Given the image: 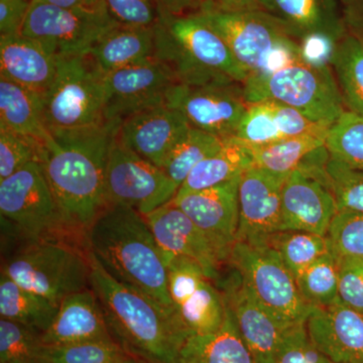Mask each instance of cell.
Returning <instances> with one entry per match:
<instances>
[{"instance_id": "cell-1", "label": "cell", "mask_w": 363, "mask_h": 363, "mask_svg": "<svg viewBox=\"0 0 363 363\" xmlns=\"http://www.w3.org/2000/svg\"><path fill=\"white\" fill-rule=\"evenodd\" d=\"M119 123L50 130L51 135L40 145L39 162L65 228L85 233L108 206L105 174Z\"/></svg>"}, {"instance_id": "cell-2", "label": "cell", "mask_w": 363, "mask_h": 363, "mask_svg": "<svg viewBox=\"0 0 363 363\" xmlns=\"http://www.w3.org/2000/svg\"><path fill=\"white\" fill-rule=\"evenodd\" d=\"M90 288L95 293L112 339L143 363H182L189 338L177 317L149 296L112 278L87 250Z\"/></svg>"}, {"instance_id": "cell-3", "label": "cell", "mask_w": 363, "mask_h": 363, "mask_svg": "<svg viewBox=\"0 0 363 363\" xmlns=\"http://www.w3.org/2000/svg\"><path fill=\"white\" fill-rule=\"evenodd\" d=\"M87 250L124 286L175 310L169 297L168 266L145 217L123 205H108L85 231Z\"/></svg>"}, {"instance_id": "cell-4", "label": "cell", "mask_w": 363, "mask_h": 363, "mask_svg": "<svg viewBox=\"0 0 363 363\" xmlns=\"http://www.w3.org/2000/svg\"><path fill=\"white\" fill-rule=\"evenodd\" d=\"M155 58L181 84L243 83L247 77L226 43L197 13H161L155 25Z\"/></svg>"}, {"instance_id": "cell-5", "label": "cell", "mask_w": 363, "mask_h": 363, "mask_svg": "<svg viewBox=\"0 0 363 363\" xmlns=\"http://www.w3.org/2000/svg\"><path fill=\"white\" fill-rule=\"evenodd\" d=\"M196 13L220 35L247 77H264L302 60L298 40L266 11Z\"/></svg>"}, {"instance_id": "cell-6", "label": "cell", "mask_w": 363, "mask_h": 363, "mask_svg": "<svg viewBox=\"0 0 363 363\" xmlns=\"http://www.w3.org/2000/svg\"><path fill=\"white\" fill-rule=\"evenodd\" d=\"M242 86L248 104L274 100L316 123L332 125L347 111L331 66L301 60L264 77L248 76Z\"/></svg>"}, {"instance_id": "cell-7", "label": "cell", "mask_w": 363, "mask_h": 363, "mask_svg": "<svg viewBox=\"0 0 363 363\" xmlns=\"http://www.w3.org/2000/svg\"><path fill=\"white\" fill-rule=\"evenodd\" d=\"M1 274L58 306L72 294L90 288L87 252L52 238L21 248L2 264Z\"/></svg>"}, {"instance_id": "cell-8", "label": "cell", "mask_w": 363, "mask_h": 363, "mask_svg": "<svg viewBox=\"0 0 363 363\" xmlns=\"http://www.w3.org/2000/svg\"><path fill=\"white\" fill-rule=\"evenodd\" d=\"M42 96L49 130H81L107 121L104 74L88 55L60 57L54 81Z\"/></svg>"}, {"instance_id": "cell-9", "label": "cell", "mask_w": 363, "mask_h": 363, "mask_svg": "<svg viewBox=\"0 0 363 363\" xmlns=\"http://www.w3.org/2000/svg\"><path fill=\"white\" fill-rule=\"evenodd\" d=\"M250 292L279 321L306 323L315 307L298 291L295 277L271 245L238 242L229 257Z\"/></svg>"}, {"instance_id": "cell-10", "label": "cell", "mask_w": 363, "mask_h": 363, "mask_svg": "<svg viewBox=\"0 0 363 363\" xmlns=\"http://www.w3.org/2000/svg\"><path fill=\"white\" fill-rule=\"evenodd\" d=\"M118 25L104 0L94 7H61L32 1L21 35L44 43L60 57L87 55L105 33Z\"/></svg>"}, {"instance_id": "cell-11", "label": "cell", "mask_w": 363, "mask_h": 363, "mask_svg": "<svg viewBox=\"0 0 363 363\" xmlns=\"http://www.w3.org/2000/svg\"><path fill=\"white\" fill-rule=\"evenodd\" d=\"M328 157L324 145L286 177L281 190V231L326 235L338 212L325 169Z\"/></svg>"}, {"instance_id": "cell-12", "label": "cell", "mask_w": 363, "mask_h": 363, "mask_svg": "<svg viewBox=\"0 0 363 363\" xmlns=\"http://www.w3.org/2000/svg\"><path fill=\"white\" fill-rule=\"evenodd\" d=\"M0 213L28 240H51L64 227L61 213L39 161L0 181Z\"/></svg>"}, {"instance_id": "cell-13", "label": "cell", "mask_w": 363, "mask_h": 363, "mask_svg": "<svg viewBox=\"0 0 363 363\" xmlns=\"http://www.w3.org/2000/svg\"><path fill=\"white\" fill-rule=\"evenodd\" d=\"M105 186L108 205L131 207L143 216L172 201L179 191L161 168L126 147L116 135L107 159Z\"/></svg>"}, {"instance_id": "cell-14", "label": "cell", "mask_w": 363, "mask_h": 363, "mask_svg": "<svg viewBox=\"0 0 363 363\" xmlns=\"http://www.w3.org/2000/svg\"><path fill=\"white\" fill-rule=\"evenodd\" d=\"M166 105L180 111L191 128L226 140L235 135L248 102L242 83H176L167 93Z\"/></svg>"}, {"instance_id": "cell-15", "label": "cell", "mask_w": 363, "mask_h": 363, "mask_svg": "<svg viewBox=\"0 0 363 363\" xmlns=\"http://www.w3.org/2000/svg\"><path fill=\"white\" fill-rule=\"evenodd\" d=\"M177 81L157 58L104 74L105 119L123 121L147 109L166 105L167 93Z\"/></svg>"}, {"instance_id": "cell-16", "label": "cell", "mask_w": 363, "mask_h": 363, "mask_svg": "<svg viewBox=\"0 0 363 363\" xmlns=\"http://www.w3.org/2000/svg\"><path fill=\"white\" fill-rule=\"evenodd\" d=\"M240 178L173 199L206 235L221 262L229 259L238 240Z\"/></svg>"}, {"instance_id": "cell-17", "label": "cell", "mask_w": 363, "mask_h": 363, "mask_svg": "<svg viewBox=\"0 0 363 363\" xmlns=\"http://www.w3.org/2000/svg\"><path fill=\"white\" fill-rule=\"evenodd\" d=\"M286 177L255 167L242 174L238 186L236 242L267 245L272 234L281 231V190Z\"/></svg>"}, {"instance_id": "cell-18", "label": "cell", "mask_w": 363, "mask_h": 363, "mask_svg": "<svg viewBox=\"0 0 363 363\" xmlns=\"http://www.w3.org/2000/svg\"><path fill=\"white\" fill-rule=\"evenodd\" d=\"M145 217L167 266L173 257H189L203 267L211 281L217 279L221 262L213 245L173 200Z\"/></svg>"}, {"instance_id": "cell-19", "label": "cell", "mask_w": 363, "mask_h": 363, "mask_svg": "<svg viewBox=\"0 0 363 363\" xmlns=\"http://www.w3.org/2000/svg\"><path fill=\"white\" fill-rule=\"evenodd\" d=\"M190 128L180 111L161 105L124 118L117 128L116 138L145 161L162 168L171 150Z\"/></svg>"}, {"instance_id": "cell-20", "label": "cell", "mask_w": 363, "mask_h": 363, "mask_svg": "<svg viewBox=\"0 0 363 363\" xmlns=\"http://www.w3.org/2000/svg\"><path fill=\"white\" fill-rule=\"evenodd\" d=\"M233 283L227 286L223 298L240 337L255 363H274L279 343L290 325L267 311L250 292L240 274Z\"/></svg>"}, {"instance_id": "cell-21", "label": "cell", "mask_w": 363, "mask_h": 363, "mask_svg": "<svg viewBox=\"0 0 363 363\" xmlns=\"http://www.w3.org/2000/svg\"><path fill=\"white\" fill-rule=\"evenodd\" d=\"M318 350L333 363H363V314L340 300L315 308L306 322Z\"/></svg>"}, {"instance_id": "cell-22", "label": "cell", "mask_w": 363, "mask_h": 363, "mask_svg": "<svg viewBox=\"0 0 363 363\" xmlns=\"http://www.w3.org/2000/svg\"><path fill=\"white\" fill-rule=\"evenodd\" d=\"M330 126L313 121L288 105L266 99L248 104L234 138L247 147H260L294 136L327 131Z\"/></svg>"}, {"instance_id": "cell-23", "label": "cell", "mask_w": 363, "mask_h": 363, "mask_svg": "<svg viewBox=\"0 0 363 363\" xmlns=\"http://www.w3.org/2000/svg\"><path fill=\"white\" fill-rule=\"evenodd\" d=\"M40 338L49 347L90 341H114L99 301L91 288L64 298L52 324L40 334Z\"/></svg>"}, {"instance_id": "cell-24", "label": "cell", "mask_w": 363, "mask_h": 363, "mask_svg": "<svg viewBox=\"0 0 363 363\" xmlns=\"http://www.w3.org/2000/svg\"><path fill=\"white\" fill-rule=\"evenodd\" d=\"M60 56L40 40L23 35L0 37V77L44 94L57 70Z\"/></svg>"}, {"instance_id": "cell-25", "label": "cell", "mask_w": 363, "mask_h": 363, "mask_svg": "<svg viewBox=\"0 0 363 363\" xmlns=\"http://www.w3.org/2000/svg\"><path fill=\"white\" fill-rule=\"evenodd\" d=\"M262 11L300 42L314 33L340 42L347 35L339 0H259Z\"/></svg>"}, {"instance_id": "cell-26", "label": "cell", "mask_w": 363, "mask_h": 363, "mask_svg": "<svg viewBox=\"0 0 363 363\" xmlns=\"http://www.w3.org/2000/svg\"><path fill=\"white\" fill-rule=\"evenodd\" d=\"M88 57L102 74L155 57V26L116 25L91 48Z\"/></svg>"}, {"instance_id": "cell-27", "label": "cell", "mask_w": 363, "mask_h": 363, "mask_svg": "<svg viewBox=\"0 0 363 363\" xmlns=\"http://www.w3.org/2000/svg\"><path fill=\"white\" fill-rule=\"evenodd\" d=\"M0 128L44 143L51 133L45 123L42 94L0 77Z\"/></svg>"}, {"instance_id": "cell-28", "label": "cell", "mask_w": 363, "mask_h": 363, "mask_svg": "<svg viewBox=\"0 0 363 363\" xmlns=\"http://www.w3.org/2000/svg\"><path fill=\"white\" fill-rule=\"evenodd\" d=\"M252 167V152L247 145L234 136L226 138L220 150L196 164L176 196L221 185L242 176Z\"/></svg>"}, {"instance_id": "cell-29", "label": "cell", "mask_w": 363, "mask_h": 363, "mask_svg": "<svg viewBox=\"0 0 363 363\" xmlns=\"http://www.w3.org/2000/svg\"><path fill=\"white\" fill-rule=\"evenodd\" d=\"M226 306V305H225ZM182 363H255L226 308L223 325L207 335L190 336L182 350Z\"/></svg>"}, {"instance_id": "cell-30", "label": "cell", "mask_w": 363, "mask_h": 363, "mask_svg": "<svg viewBox=\"0 0 363 363\" xmlns=\"http://www.w3.org/2000/svg\"><path fill=\"white\" fill-rule=\"evenodd\" d=\"M60 306L42 296L30 292L1 274L0 316L33 330L44 333L58 313Z\"/></svg>"}, {"instance_id": "cell-31", "label": "cell", "mask_w": 363, "mask_h": 363, "mask_svg": "<svg viewBox=\"0 0 363 363\" xmlns=\"http://www.w3.org/2000/svg\"><path fill=\"white\" fill-rule=\"evenodd\" d=\"M328 131L294 136L260 147H247L252 152L253 167L279 176H289L308 156L324 147Z\"/></svg>"}, {"instance_id": "cell-32", "label": "cell", "mask_w": 363, "mask_h": 363, "mask_svg": "<svg viewBox=\"0 0 363 363\" xmlns=\"http://www.w3.org/2000/svg\"><path fill=\"white\" fill-rule=\"evenodd\" d=\"M212 283L211 279H205L190 297L175 308L177 317L189 337L214 333L223 325L225 302Z\"/></svg>"}, {"instance_id": "cell-33", "label": "cell", "mask_w": 363, "mask_h": 363, "mask_svg": "<svg viewBox=\"0 0 363 363\" xmlns=\"http://www.w3.org/2000/svg\"><path fill=\"white\" fill-rule=\"evenodd\" d=\"M330 65L346 109L363 116V40L347 33L336 45Z\"/></svg>"}, {"instance_id": "cell-34", "label": "cell", "mask_w": 363, "mask_h": 363, "mask_svg": "<svg viewBox=\"0 0 363 363\" xmlns=\"http://www.w3.org/2000/svg\"><path fill=\"white\" fill-rule=\"evenodd\" d=\"M223 143L218 136L191 128L171 150L161 169L179 190L196 164L220 150Z\"/></svg>"}, {"instance_id": "cell-35", "label": "cell", "mask_w": 363, "mask_h": 363, "mask_svg": "<svg viewBox=\"0 0 363 363\" xmlns=\"http://www.w3.org/2000/svg\"><path fill=\"white\" fill-rule=\"evenodd\" d=\"M269 245L278 252L295 279L331 252L326 235L305 231H279L272 234Z\"/></svg>"}, {"instance_id": "cell-36", "label": "cell", "mask_w": 363, "mask_h": 363, "mask_svg": "<svg viewBox=\"0 0 363 363\" xmlns=\"http://www.w3.org/2000/svg\"><path fill=\"white\" fill-rule=\"evenodd\" d=\"M0 363H51L39 332L0 319Z\"/></svg>"}, {"instance_id": "cell-37", "label": "cell", "mask_w": 363, "mask_h": 363, "mask_svg": "<svg viewBox=\"0 0 363 363\" xmlns=\"http://www.w3.org/2000/svg\"><path fill=\"white\" fill-rule=\"evenodd\" d=\"M303 298L315 308L337 302L338 260L332 253L324 255L296 278Z\"/></svg>"}, {"instance_id": "cell-38", "label": "cell", "mask_w": 363, "mask_h": 363, "mask_svg": "<svg viewBox=\"0 0 363 363\" xmlns=\"http://www.w3.org/2000/svg\"><path fill=\"white\" fill-rule=\"evenodd\" d=\"M325 147L332 159L363 171V116L344 112L329 128Z\"/></svg>"}, {"instance_id": "cell-39", "label": "cell", "mask_w": 363, "mask_h": 363, "mask_svg": "<svg viewBox=\"0 0 363 363\" xmlns=\"http://www.w3.org/2000/svg\"><path fill=\"white\" fill-rule=\"evenodd\" d=\"M51 363H143L131 357L116 341H90L49 347Z\"/></svg>"}, {"instance_id": "cell-40", "label": "cell", "mask_w": 363, "mask_h": 363, "mask_svg": "<svg viewBox=\"0 0 363 363\" xmlns=\"http://www.w3.org/2000/svg\"><path fill=\"white\" fill-rule=\"evenodd\" d=\"M327 181L339 211L363 213V171L332 159L326 162Z\"/></svg>"}, {"instance_id": "cell-41", "label": "cell", "mask_w": 363, "mask_h": 363, "mask_svg": "<svg viewBox=\"0 0 363 363\" xmlns=\"http://www.w3.org/2000/svg\"><path fill=\"white\" fill-rule=\"evenodd\" d=\"M326 236L336 259H363V213L337 212Z\"/></svg>"}, {"instance_id": "cell-42", "label": "cell", "mask_w": 363, "mask_h": 363, "mask_svg": "<svg viewBox=\"0 0 363 363\" xmlns=\"http://www.w3.org/2000/svg\"><path fill=\"white\" fill-rule=\"evenodd\" d=\"M40 147L32 138L0 128V181L39 161Z\"/></svg>"}, {"instance_id": "cell-43", "label": "cell", "mask_w": 363, "mask_h": 363, "mask_svg": "<svg viewBox=\"0 0 363 363\" xmlns=\"http://www.w3.org/2000/svg\"><path fill=\"white\" fill-rule=\"evenodd\" d=\"M274 363H333L325 357L308 333L306 323L292 325L286 329Z\"/></svg>"}, {"instance_id": "cell-44", "label": "cell", "mask_w": 363, "mask_h": 363, "mask_svg": "<svg viewBox=\"0 0 363 363\" xmlns=\"http://www.w3.org/2000/svg\"><path fill=\"white\" fill-rule=\"evenodd\" d=\"M104 4L119 25L155 26L162 13L160 0H104Z\"/></svg>"}, {"instance_id": "cell-45", "label": "cell", "mask_w": 363, "mask_h": 363, "mask_svg": "<svg viewBox=\"0 0 363 363\" xmlns=\"http://www.w3.org/2000/svg\"><path fill=\"white\" fill-rule=\"evenodd\" d=\"M337 260L339 300L363 314V259Z\"/></svg>"}, {"instance_id": "cell-46", "label": "cell", "mask_w": 363, "mask_h": 363, "mask_svg": "<svg viewBox=\"0 0 363 363\" xmlns=\"http://www.w3.org/2000/svg\"><path fill=\"white\" fill-rule=\"evenodd\" d=\"M301 57L306 63L314 66H331V60L338 43L328 35L314 33L298 42Z\"/></svg>"}, {"instance_id": "cell-47", "label": "cell", "mask_w": 363, "mask_h": 363, "mask_svg": "<svg viewBox=\"0 0 363 363\" xmlns=\"http://www.w3.org/2000/svg\"><path fill=\"white\" fill-rule=\"evenodd\" d=\"M30 0H0V37L21 33Z\"/></svg>"}, {"instance_id": "cell-48", "label": "cell", "mask_w": 363, "mask_h": 363, "mask_svg": "<svg viewBox=\"0 0 363 363\" xmlns=\"http://www.w3.org/2000/svg\"><path fill=\"white\" fill-rule=\"evenodd\" d=\"M348 33L363 40V0H339Z\"/></svg>"}, {"instance_id": "cell-49", "label": "cell", "mask_w": 363, "mask_h": 363, "mask_svg": "<svg viewBox=\"0 0 363 363\" xmlns=\"http://www.w3.org/2000/svg\"><path fill=\"white\" fill-rule=\"evenodd\" d=\"M205 9L222 13H242L262 11V6L259 0H206L201 9Z\"/></svg>"}, {"instance_id": "cell-50", "label": "cell", "mask_w": 363, "mask_h": 363, "mask_svg": "<svg viewBox=\"0 0 363 363\" xmlns=\"http://www.w3.org/2000/svg\"><path fill=\"white\" fill-rule=\"evenodd\" d=\"M206 0H160L162 13L169 16H187L198 13Z\"/></svg>"}, {"instance_id": "cell-51", "label": "cell", "mask_w": 363, "mask_h": 363, "mask_svg": "<svg viewBox=\"0 0 363 363\" xmlns=\"http://www.w3.org/2000/svg\"><path fill=\"white\" fill-rule=\"evenodd\" d=\"M32 1L45 2L61 7H94L99 6L104 0H32Z\"/></svg>"}, {"instance_id": "cell-52", "label": "cell", "mask_w": 363, "mask_h": 363, "mask_svg": "<svg viewBox=\"0 0 363 363\" xmlns=\"http://www.w3.org/2000/svg\"><path fill=\"white\" fill-rule=\"evenodd\" d=\"M30 1H32V0H30Z\"/></svg>"}]
</instances>
